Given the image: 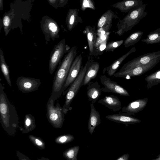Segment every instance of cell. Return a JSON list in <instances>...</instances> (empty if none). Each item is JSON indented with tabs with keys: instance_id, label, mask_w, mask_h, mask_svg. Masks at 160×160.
Masks as SVG:
<instances>
[{
	"instance_id": "cell-21",
	"label": "cell",
	"mask_w": 160,
	"mask_h": 160,
	"mask_svg": "<svg viewBox=\"0 0 160 160\" xmlns=\"http://www.w3.org/2000/svg\"><path fill=\"white\" fill-rule=\"evenodd\" d=\"M136 49L135 47L132 48L127 53L122 55L117 60H116L110 65L106 68L107 73L110 77L112 76L115 73L122 62L130 54L135 52Z\"/></svg>"
},
{
	"instance_id": "cell-5",
	"label": "cell",
	"mask_w": 160,
	"mask_h": 160,
	"mask_svg": "<svg viewBox=\"0 0 160 160\" xmlns=\"http://www.w3.org/2000/svg\"><path fill=\"white\" fill-rule=\"evenodd\" d=\"M55 102L52 100H49L46 105V117L48 121L55 128H60L62 127L65 114L63 108L57 103L54 106Z\"/></svg>"
},
{
	"instance_id": "cell-19",
	"label": "cell",
	"mask_w": 160,
	"mask_h": 160,
	"mask_svg": "<svg viewBox=\"0 0 160 160\" xmlns=\"http://www.w3.org/2000/svg\"><path fill=\"white\" fill-rule=\"evenodd\" d=\"M90 112L88 121V129L89 133L92 135L96 127L101 123L99 112L96 110L93 103H90Z\"/></svg>"
},
{
	"instance_id": "cell-24",
	"label": "cell",
	"mask_w": 160,
	"mask_h": 160,
	"mask_svg": "<svg viewBox=\"0 0 160 160\" xmlns=\"http://www.w3.org/2000/svg\"><path fill=\"white\" fill-rule=\"evenodd\" d=\"M0 65L2 72L8 84L12 86L8 67L6 63L2 49L0 48Z\"/></svg>"
},
{
	"instance_id": "cell-28",
	"label": "cell",
	"mask_w": 160,
	"mask_h": 160,
	"mask_svg": "<svg viewBox=\"0 0 160 160\" xmlns=\"http://www.w3.org/2000/svg\"><path fill=\"white\" fill-rule=\"evenodd\" d=\"M143 32L138 31L131 34L124 41L123 45L126 48L132 46L138 42L143 34Z\"/></svg>"
},
{
	"instance_id": "cell-3",
	"label": "cell",
	"mask_w": 160,
	"mask_h": 160,
	"mask_svg": "<svg viewBox=\"0 0 160 160\" xmlns=\"http://www.w3.org/2000/svg\"><path fill=\"white\" fill-rule=\"evenodd\" d=\"M146 7V4H143L129 11L127 15L117 24L118 29L116 33L121 36L138 24L147 14V12L145 11Z\"/></svg>"
},
{
	"instance_id": "cell-1",
	"label": "cell",
	"mask_w": 160,
	"mask_h": 160,
	"mask_svg": "<svg viewBox=\"0 0 160 160\" xmlns=\"http://www.w3.org/2000/svg\"><path fill=\"white\" fill-rule=\"evenodd\" d=\"M4 88L0 83V121L1 125L9 135L14 136L19 126V119L14 106L8 99Z\"/></svg>"
},
{
	"instance_id": "cell-20",
	"label": "cell",
	"mask_w": 160,
	"mask_h": 160,
	"mask_svg": "<svg viewBox=\"0 0 160 160\" xmlns=\"http://www.w3.org/2000/svg\"><path fill=\"white\" fill-rule=\"evenodd\" d=\"M102 91L97 82L89 84L87 88V95L88 100L94 103L101 95Z\"/></svg>"
},
{
	"instance_id": "cell-26",
	"label": "cell",
	"mask_w": 160,
	"mask_h": 160,
	"mask_svg": "<svg viewBox=\"0 0 160 160\" xmlns=\"http://www.w3.org/2000/svg\"><path fill=\"white\" fill-rule=\"evenodd\" d=\"M145 80L147 83L148 89H150L154 86L160 84V69L147 76Z\"/></svg>"
},
{
	"instance_id": "cell-6",
	"label": "cell",
	"mask_w": 160,
	"mask_h": 160,
	"mask_svg": "<svg viewBox=\"0 0 160 160\" xmlns=\"http://www.w3.org/2000/svg\"><path fill=\"white\" fill-rule=\"evenodd\" d=\"M70 47L66 44L65 39L62 40L55 45L51 53L49 69L50 73L52 74L65 53L70 50Z\"/></svg>"
},
{
	"instance_id": "cell-13",
	"label": "cell",
	"mask_w": 160,
	"mask_h": 160,
	"mask_svg": "<svg viewBox=\"0 0 160 160\" xmlns=\"http://www.w3.org/2000/svg\"><path fill=\"white\" fill-rule=\"evenodd\" d=\"M42 31L45 35L46 43L48 44L51 39L54 41L59 37V29L57 24L54 21H50L45 22L42 26Z\"/></svg>"
},
{
	"instance_id": "cell-12",
	"label": "cell",
	"mask_w": 160,
	"mask_h": 160,
	"mask_svg": "<svg viewBox=\"0 0 160 160\" xmlns=\"http://www.w3.org/2000/svg\"><path fill=\"white\" fill-rule=\"evenodd\" d=\"M114 12L109 10L103 14L98 21L97 34L98 36L104 35L109 32L112 24Z\"/></svg>"
},
{
	"instance_id": "cell-4",
	"label": "cell",
	"mask_w": 160,
	"mask_h": 160,
	"mask_svg": "<svg viewBox=\"0 0 160 160\" xmlns=\"http://www.w3.org/2000/svg\"><path fill=\"white\" fill-rule=\"evenodd\" d=\"M92 62L88 61L85 65L82 67L80 71L74 81L69 88L62 93L64 95L66 93L65 101L62 108H68L73 100L79 91L80 88L83 85L84 78L86 71Z\"/></svg>"
},
{
	"instance_id": "cell-39",
	"label": "cell",
	"mask_w": 160,
	"mask_h": 160,
	"mask_svg": "<svg viewBox=\"0 0 160 160\" xmlns=\"http://www.w3.org/2000/svg\"><path fill=\"white\" fill-rule=\"evenodd\" d=\"M49 2L52 3H54L56 2V0H48Z\"/></svg>"
},
{
	"instance_id": "cell-7",
	"label": "cell",
	"mask_w": 160,
	"mask_h": 160,
	"mask_svg": "<svg viewBox=\"0 0 160 160\" xmlns=\"http://www.w3.org/2000/svg\"><path fill=\"white\" fill-rule=\"evenodd\" d=\"M159 58H160V51L144 54L128 62L123 65L120 71L145 65Z\"/></svg>"
},
{
	"instance_id": "cell-34",
	"label": "cell",
	"mask_w": 160,
	"mask_h": 160,
	"mask_svg": "<svg viewBox=\"0 0 160 160\" xmlns=\"http://www.w3.org/2000/svg\"><path fill=\"white\" fill-rule=\"evenodd\" d=\"M3 24L5 36H7L10 29V19L8 16H5L3 18Z\"/></svg>"
},
{
	"instance_id": "cell-32",
	"label": "cell",
	"mask_w": 160,
	"mask_h": 160,
	"mask_svg": "<svg viewBox=\"0 0 160 160\" xmlns=\"http://www.w3.org/2000/svg\"><path fill=\"white\" fill-rule=\"evenodd\" d=\"M28 138L34 146L41 150L44 149L45 148V143L41 138L32 135H30Z\"/></svg>"
},
{
	"instance_id": "cell-16",
	"label": "cell",
	"mask_w": 160,
	"mask_h": 160,
	"mask_svg": "<svg viewBox=\"0 0 160 160\" xmlns=\"http://www.w3.org/2000/svg\"><path fill=\"white\" fill-rule=\"evenodd\" d=\"M85 32L88 42L90 56L96 55V45L97 41V32L95 27L87 26L85 28Z\"/></svg>"
},
{
	"instance_id": "cell-40",
	"label": "cell",
	"mask_w": 160,
	"mask_h": 160,
	"mask_svg": "<svg viewBox=\"0 0 160 160\" xmlns=\"http://www.w3.org/2000/svg\"><path fill=\"white\" fill-rule=\"evenodd\" d=\"M153 160H160V154H159V155H158L157 156V157L156 158L154 159Z\"/></svg>"
},
{
	"instance_id": "cell-31",
	"label": "cell",
	"mask_w": 160,
	"mask_h": 160,
	"mask_svg": "<svg viewBox=\"0 0 160 160\" xmlns=\"http://www.w3.org/2000/svg\"><path fill=\"white\" fill-rule=\"evenodd\" d=\"M74 137L71 134H64L59 136L55 140V142L58 144H63L72 141Z\"/></svg>"
},
{
	"instance_id": "cell-30",
	"label": "cell",
	"mask_w": 160,
	"mask_h": 160,
	"mask_svg": "<svg viewBox=\"0 0 160 160\" xmlns=\"http://www.w3.org/2000/svg\"><path fill=\"white\" fill-rule=\"evenodd\" d=\"M80 147L76 145L69 148L62 154L63 157L68 160H77V157Z\"/></svg>"
},
{
	"instance_id": "cell-27",
	"label": "cell",
	"mask_w": 160,
	"mask_h": 160,
	"mask_svg": "<svg viewBox=\"0 0 160 160\" xmlns=\"http://www.w3.org/2000/svg\"><path fill=\"white\" fill-rule=\"evenodd\" d=\"M109 34L108 32L105 34L98 36L96 45L97 55L102 54L105 51L107 41L109 38Z\"/></svg>"
},
{
	"instance_id": "cell-38",
	"label": "cell",
	"mask_w": 160,
	"mask_h": 160,
	"mask_svg": "<svg viewBox=\"0 0 160 160\" xmlns=\"http://www.w3.org/2000/svg\"><path fill=\"white\" fill-rule=\"evenodd\" d=\"M0 8L1 9V10L2 8L3 7V3H2V0H0Z\"/></svg>"
},
{
	"instance_id": "cell-41",
	"label": "cell",
	"mask_w": 160,
	"mask_h": 160,
	"mask_svg": "<svg viewBox=\"0 0 160 160\" xmlns=\"http://www.w3.org/2000/svg\"><path fill=\"white\" fill-rule=\"evenodd\" d=\"M61 3H64L66 2L68 0H59Z\"/></svg>"
},
{
	"instance_id": "cell-37",
	"label": "cell",
	"mask_w": 160,
	"mask_h": 160,
	"mask_svg": "<svg viewBox=\"0 0 160 160\" xmlns=\"http://www.w3.org/2000/svg\"><path fill=\"white\" fill-rule=\"evenodd\" d=\"M129 154H124L116 159V160H128Z\"/></svg>"
},
{
	"instance_id": "cell-36",
	"label": "cell",
	"mask_w": 160,
	"mask_h": 160,
	"mask_svg": "<svg viewBox=\"0 0 160 160\" xmlns=\"http://www.w3.org/2000/svg\"><path fill=\"white\" fill-rule=\"evenodd\" d=\"M17 156L20 160H29V159L26 156L18 151L17 152Z\"/></svg>"
},
{
	"instance_id": "cell-15",
	"label": "cell",
	"mask_w": 160,
	"mask_h": 160,
	"mask_svg": "<svg viewBox=\"0 0 160 160\" xmlns=\"http://www.w3.org/2000/svg\"><path fill=\"white\" fill-rule=\"evenodd\" d=\"M106 118L115 122L123 124L126 125L139 123L141 122V120L132 115L121 112L119 114L107 115Z\"/></svg>"
},
{
	"instance_id": "cell-10",
	"label": "cell",
	"mask_w": 160,
	"mask_h": 160,
	"mask_svg": "<svg viewBox=\"0 0 160 160\" xmlns=\"http://www.w3.org/2000/svg\"><path fill=\"white\" fill-rule=\"evenodd\" d=\"M16 84L19 91L23 93H29L37 90L41 82L39 79L20 76L17 78Z\"/></svg>"
},
{
	"instance_id": "cell-11",
	"label": "cell",
	"mask_w": 160,
	"mask_h": 160,
	"mask_svg": "<svg viewBox=\"0 0 160 160\" xmlns=\"http://www.w3.org/2000/svg\"><path fill=\"white\" fill-rule=\"evenodd\" d=\"M82 58L81 54L74 60L70 69L63 88V92L70 86L78 76L81 68Z\"/></svg>"
},
{
	"instance_id": "cell-25",
	"label": "cell",
	"mask_w": 160,
	"mask_h": 160,
	"mask_svg": "<svg viewBox=\"0 0 160 160\" xmlns=\"http://www.w3.org/2000/svg\"><path fill=\"white\" fill-rule=\"evenodd\" d=\"M78 13L76 9H71L68 13L67 19V27L69 31H71L79 22Z\"/></svg>"
},
{
	"instance_id": "cell-9",
	"label": "cell",
	"mask_w": 160,
	"mask_h": 160,
	"mask_svg": "<svg viewBox=\"0 0 160 160\" xmlns=\"http://www.w3.org/2000/svg\"><path fill=\"white\" fill-rule=\"evenodd\" d=\"M101 83L104 86L102 88L104 92H112L120 96H130L128 92L124 88L118 84L116 82L112 81L104 75L100 77Z\"/></svg>"
},
{
	"instance_id": "cell-14",
	"label": "cell",
	"mask_w": 160,
	"mask_h": 160,
	"mask_svg": "<svg viewBox=\"0 0 160 160\" xmlns=\"http://www.w3.org/2000/svg\"><path fill=\"white\" fill-rule=\"evenodd\" d=\"M148 102L147 98L133 101L122 108L121 112L131 115H134L143 110L146 106Z\"/></svg>"
},
{
	"instance_id": "cell-35",
	"label": "cell",
	"mask_w": 160,
	"mask_h": 160,
	"mask_svg": "<svg viewBox=\"0 0 160 160\" xmlns=\"http://www.w3.org/2000/svg\"><path fill=\"white\" fill-rule=\"evenodd\" d=\"M86 8H90L94 9L95 7L91 0H82L81 2V8L84 10Z\"/></svg>"
},
{
	"instance_id": "cell-22",
	"label": "cell",
	"mask_w": 160,
	"mask_h": 160,
	"mask_svg": "<svg viewBox=\"0 0 160 160\" xmlns=\"http://www.w3.org/2000/svg\"><path fill=\"white\" fill-rule=\"evenodd\" d=\"M99 68L100 65L98 62H92L86 71L83 86L88 84L92 80L97 77Z\"/></svg>"
},
{
	"instance_id": "cell-33",
	"label": "cell",
	"mask_w": 160,
	"mask_h": 160,
	"mask_svg": "<svg viewBox=\"0 0 160 160\" xmlns=\"http://www.w3.org/2000/svg\"><path fill=\"white\" fill-rule=\"evenodd\" d=\"M123 40L110 42L106 45L105 51L107 52H113L116 48L119 47L123 42Z\"/></svg>"
},
{
	"instance_id": "cell-23",
	"label": "cell",
	"mask_w": 160,
	"mask_h": 160,
	"mask_svg": "<svg viewBox=\"0 0 160 160\" xmlns=\"http://www.w3.org/2000/svg\"><path fill=\"white\" fill-rule=\"evenodd\" d=\"M24 128H20L23 133H26L32 131L36 128L34 117L31 114H26L24 120Z\"/></svg>"
},
{
	"instance_id": "cell-2",
	"label": "cell",
	"mask_w": 160,
	"mask_h": 160,
	"mask_svg": "<svg viewBox=\"0 0 160 160\" xmlns=\"http://www.w3.org/2000/svg\"><path fill=\"white\" fill-rule=\"evenodd\" d=\"M77 53V48L73 46L60 62L54 78L52 93L49 100H52L55 102L63 93L70 69Z\"/></svg>"
},
{
	"instance_id": "cell-8",
	"label": "cell",
	"mask_w": 160,
	"mask_h": 160,
	"mask_svg": "<svg viewBox=\"0 0 160 160\" xmlns=\"http://www.w3.org/2000/svg\"><path fill=\"white\" fill-rule=\"evenodd\" d=\"M160 62V58L158 59L151 63L142 66H138L133 68L119 71L113 75L115 77L126 78L127 77L139 76L152 69Z\"/></svg>"
},
{
	"instance_id": "cell-18",
	"label": "cell",
	"mask_w": 160,
	"mask_h": 160,
	"mask_svg": "<svg viewBox=\"0 0 160 160\" xmlns=\"http://www.w3.org/2000/svg\"><path fill=\"white\" fill-rule=\"evenodd\" d=\"M142 4L143 2L142 0H123L111 6L119 9L121 12L126 13Z\"/></svg>"
},
{
	"instance_id": "cell-17",
	"label": "cell",
	"mask_w": 160,
	"mask_h": 160,
	"mask_svg": "<svg viewBox=\"0 0 160 160\" xmlns=\"http://www.w3.org/2000/svg\"><path fill=\"white\" fill-rule=\"evenodd\" d=\"M98 102L113 112L118 111L122 109L121 101L117 97L113 95L105 96L100 99Z\"/></svg>"
},
{
	"instance_id": "cell-29",
	"label": "cell",
	"mask_w": 160,
	"mask_h": 160,
	"mask_svg": "<svg viewBox=\"0 0 160 160\" xmlns=\"http://www.w3.org/2000/svg\"><path fill=\"white\" fill-rule=\"evenodd\" d=\"M142 42L148 44H152L160 43V28L151 32L146 38L141 40Z\"/></svg>"
}]
</instances>
